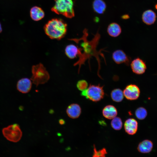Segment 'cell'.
Listing matches in <instances>:
<instances>
[{
	"label": "cell",
	"instance_id": "cell-1",
	"mask_svg": "<svg viewBox=\"0 0 157 157\" xmlns=\"http://www.w3.org/2000/svg\"><path fill=\"white\" fill-rule=\"evenodd\" d=\"M67 26V24L61 19H53L45 25L44 31L51 39L59 40L65 35Z\"/></svg>",
	"mask_w": 157,
	"mask_h": 157
},
{
	"label": "cell",
	"instance_id": "cell-2",
	"mask_svg": "<svg viewBox=\"0 0 157 157\" xmlns=\"http://www.w3.org/2000/svg\"><path fill=\"white\" fill-rule=\"evenodd\" d=\"M72 0H56L51 10L58 14L72 18L74 16Z\"/></svg>",
	"mask_w": 157,
	"mask_h": 157
},
{
	"label": "cell",
	"instance_id": "cell-3",
	"mask_svg": "<svg viewBox=\"0 0 157 157\" xmlns=\"http://www.w3.org/2000/svg\"><path fill=\"white\" fill-rule=\"evenodd\" d=\"M32 75L31 79L37 86L46 83L49 79V75L43 66L40 64L33 66L32 68Z\"/></svg>",
	"mask_w": 157,
	"mask_h": 157
},
{
	"label": "cell",
	"instance_id": "cell-4",
	"mask_svg": "<svg viewBox=\"0 0 157 157\" xmlns=\"http://www.w3.org/2000/svg\"><path fill=\"white\" fill-rule=\"evenodd\" d=\"M81 95L93 101H98L103 99L104 96L103 86L90 84L88 88L82 91Z\"/></svg>",
	"mask_w": 157,
	"mask_h": 157
},
{
	"label": "cell",
	"instance_id": "cell-5",
	"mask_svg": "<svg viewBox=\"0 0 157 157\" xmlns=\"http://www.w3.org/2000/svg\"><path fill=\"white\" fill-rule=\"evenodd\" d=\"M2 133L7 140L15 142L20 140L22 135L20 126L17 124H11L4 128L2 130Z\"/></svg>",
	"mask_w": 157,
	"mask_h": 157
},
{
	"label": "cell",
	"instance_id": "cell-6",
	"mask_svg": "<svg viewBox=\"0 0 157 157\" xmlns=\"http://www.w3.org/2000/svg\"><path fill=\"white\" fill-rule=\"evenodd\" d=\"M124 96L128 100H134L139 97L140 90L137 85L130 84L127 85L123 91Z\"/></svg>",
	"mask_w": 157,
	"mask_h": 157
},
{
	"label": "cell",
	"instance_id": "cell-7",
	"mask_svg": "<svg viewBox=\"0 0 157 157\" xmlns=\"http://www.w3.org/2000/svg\"><path fill=\"white\" fill-rule=\"evenodd\" d=\"M133 72L136 74H142L144 73L147 69L145 62L142 59L137 58L132 61L130 64Z\"/></svg>",
	"mask_w": 157,
	"mask_h": 157
},
{
	"label": "cell",
	"instance_id": "cell-8",
	"mask_svg": "<svg viewBox=\"0 0 157 157\" xmlns=\"http://www.w3.org/2000/svg\"><path fill=\"white\" fill-rule=\"evenodd\" d=\"M112 58L117 64L124 63L129 65L131 60V58L122 50L118 49L113 52L112 55Z\"/></svg>",
	"mask_w": 157,
	"mask_h": 157
},
{
	"label": "cell",
	"instance_id": "cell-9",
	"mask_svg": "<svg viewBox=\"0 0 157 157\" xmlns=\"http://www.w3.org/2000/svg\"><path fill=\"white\" fill-rule=\"evenodd\" d=\"M124 127L126 133L130 135H133L137 131L138 122L134 118H129L125 122Z\"/></svg>",
	"mask_w": 157,
	"mask_h": 157
},
{
	"label": "cell",
	"instance_id": "cell-10",
	"mask_svg": "<svg viewBox=\"0 0 157 157\" xmlns=\"http://www.w3.org/2000/svg\"><path fill=\"white\" fill-rule=\"evenodd\" d=\"M32 87L31 80L26 78H23L18 81L17 84V90L23 93H26L31 90Z\"/></svg>",
	"mask_w": 157,
	"mask_h": 157
},
{
	"label": "cell",
	"instance_id": "cell-11",
	"mask_svg": "<svg viewBox=\"0 0 157 157\" xmlns=\"http://www.w3.org/2000/svg\"><path fill=\"white\" fill-rule=\"evenodd\" d=\"M66 112L67 115L72 119H76L80 116L81 109L80 105L76 103L72 104L67 107Z\"/></svg>",
	"mask_w": 157,
	"mask_h": 157
},
{
	"label": "cell",
	"instance_id": "cell-12",
	"mask_svg": "<svg viewBox=\"0 0 157 157\" xmlns=\"http://www.w3.org/2000/svg\"><path fill=\"white\" fill-rule=\"evenodd\" d=\"M156 17L155 13L151 10H148L144 11L142 15V21L148 25L154 24L156 21Z\"/></svg>",
	"mask_w": 157,
	"mask_h": 157
},
{
	"label": "cell",
	"instance_id": "cell-13",
	"mask_svg": "<svg viewBox=\"0 0 157 157\" xmlns=\"http://www.w3.org/2000/svg\"><path fill=\"white\" fill-rule=\"evenodd\" d=\"M102 113L103 116L108 119H112L116 117L117 114L116 108L111 105L106 106L103 108Z\"/></svg>",
	"mask_w": 157,
	"mask_h": 157
},
{
	"label": "cell",
	"instance_id": "cell-14",
	"mask_svg": "<svg viewBox=\"0 0 157 157\" xmlns=\"http://www.w3.org/2000/svg\"><path fill=\"white\" fill-rule=\"evenodd\" d=\"M107 32L110 36L116 37L119 36L122 32V28L120 25L116 22H112L108 26Z\"/></svg>",
	"mask_w": 157,
	"mask_h": 157
},
{
	"label": "cell",
	"instance_id": "cell-15",
	"mask_svg": "<svg viewBox=\"0 0 157 157\" xmlns=\"http://www.w3.org/2000/svg\"><path fill=\"white\" fill-rule=\"evenodd\" d=\"M65 52L67 56L71 59L75 58L78 54H81L80 49L77 47L73 44L67 46L65 49Z\"/></svg>",
	"mask_w": 157,
	"mask_h": 157
},
{
	"label": "cell",
	"instance_id": "cell-16",
	"mask_svg": "<svg viewBox=\"0 0 157 157\" xmlns=\"http://www.w3.org/2000/svg\"><path fill=\"white\" fill-rule=\"evenodd\" d=\"M153 147V144L152 142L148 140H145L139 143L137 149L141 153H148L151 151Z\"/></svg>",
	"mask_w": 157,
	"mask_h": 157
},
{
	"label": "cell",
	"instance_id": "cell-17",
	"mask_svg": "<svg viewBox=\"0 0 157 157\" xmlns=\"http://www.w3.org/2000/svg\"><path fill=\"white\" fill-rule=\"evenodd\" d=\"M92 6L94 12L99 14L104 13L107 8L106 3L103 0H94Z\"/></svg>",
	"mask_w": 157,
	"mask_h": 157
},
{
	"label": "cell",
	"instance_id": "cell-18",
	"mask_svg": "<svg viewBox=\"0 0 157 157\" xmlns=\"http://www.w3.org/2000/svg\"><path fill=\"white\" fill-rule=\"evenodd\" d=\"M30 16L34 21H38L43 18L44 16V13L43 10L40 7L34 6L31 9Z\"/></svg>",
	"mask_w": 157,
	"mask_h": 157
},
{
	"label": "cell",
	"instance_id": "cell-19",
	"mask_svg": "<svg viewBox=\"0 0 157 157\" xmlns=\"http://www.w3.org/2000/svg\"><path fill=\"white\" fill-rule=\"evenodd\" d=\"M110 96L112 100L117 102H121L124 98V94L122 90L119 88H116L111 91Z\"/></svg>",
	"mask_w": 157,
	"mask_h": 157
},
{
	"label": "cell",
	"instance_id": "cell-20",
	"mask_svg": "<svg viewBox=\"0 0 157 157\" xmlns=\"http://www.w3.org/2000/svg\"><path fill=\"white\" fill-rule=\"evenodd\" d=\"M112 128L116 130H120L122 126V122L121 119L119 117H115L112 119L111 122Z\"/></svg>",
	"mask_w": 157,
	"mask_h": 157
},
{
	"label": "cell",
	"instance_id": "cell-21",
	"mask_svg": "<svg viewBox=\"0 0 157 157\" xmlns=\"http://www.w3.org/2000/svg\"><path fill=\"white\" fill-rule=\"evenodd\" d=\"M147 110L143 107L138 108L135 110V114L136 117L138 119L142 120L144 119L147 116Z\"/></svg>",
	"mask_w": 157,
	"mask_h": 157
},
{
	"label": "cell",
	"instance_id": "cell-22",
	"mask_svg": "<svg viewBox=\"0 0 157 157\" xmlns=\"http://www.w3.org/2000/svg\"><path fill=\"white\" fill-rule=\"evenodd\" d=\"M92 157H106V155L107 154L105 148L97 150L94 145Z\"/></svg>",
	"mask_w": 157,
	"mask_h": 157
},
{
	"label": "cell",
	"instance_id": "cell-23",
	"mask_svg": "<svg viewBox=\"0 0 157 157\" xmlns=\"http://www.w3.org/2000/svg\"><path fill=\"white\" fill-rule=\"evenodd\" d=\"M88 86L87 81L84 80H81L77 83L76 87L78 89L81 91H83L86 90Z\"/></svg>",
	"mask_w": 157,
	"mask_h": 157
},
{
	"label": "cell",
	"instance_id": "cell-24",
	"mask_svg": "<svg viewBox=\"0 0 157 157\" xmlns=\"http://www.w3.org/2000/svg\"><path fill=\"white\" fill-rule=\"evenodd\" d=\"M130 16L129 14H125L121 16V19H127L129 18Z\"/></svg>",
	"mask_w": 157,
	"mask_h": 157
},
{
	"label": "cell",
	"instance_id": "cell-25",
	"mask_svg": "<svg viewBox=\"0 0 157 157\" xmlns=\"http://www.w3.org/2000/svg\"><path fill=\"white\" fill-rule=\"evenodd\" d=\"M65 122V121L63 119H60L59 120V123L60 124H63Z\"/></svg>",
	"mask_w": 157,
	"mask_h": 157
},
{
	"label": "cell",
	"instance_id": "cell-26",
	"mask_svg": "<svg viewBox=\"0 0 157 157\" xmlns=\"http://www.w3.org/2000/svg\"><path fill=\"white\" fill-rule=\"evenodd\" d=\"M2 28L1 24L0 23V33L2 32Z\"/></svg>",
	"mask_w": 157,
	"mask_h": 157
}]
</instances>
